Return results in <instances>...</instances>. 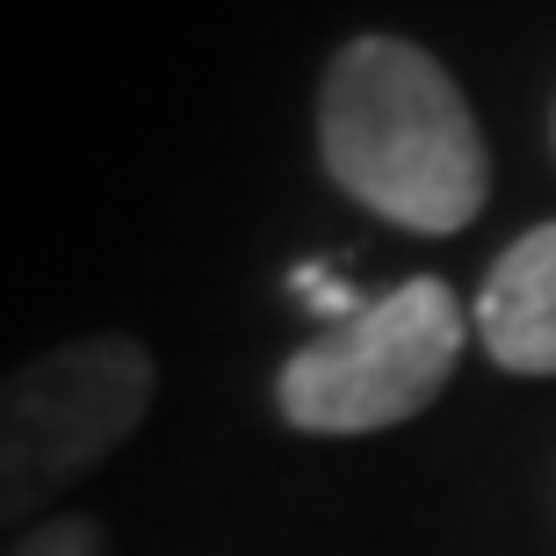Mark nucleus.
Returning a JSON list of instances; mask_svg holds the SVG:
<instances>
[{"instance_id":"1","label":"nucleus","mask_w":556,"mask_h":556,"mask_svg":"<svg viewBox=\"0 0 556 556\" xmlns=\"http://www.w3.org/2000/svg\"><path fill=\"white\" fill-rule=\"evenodd\" d=\"M318 160L332 188L397 231L477 225L492 195V152L455 73L413 37H348L318 80Z\"/></svg>"},{"instance_id":"2","label":"nucleus","mask_w":556,"mask_h":556,"mask_svg":"<svg viewBox=\"0 0 556 556\" xmlns=\"http://www.w3.org/2000/svg\"><path fill=\"white\" fill-rule=\"evenodd\" d=\"M160 362L130 332H80L0 376V535L51 520L80 477L144 427Z\"/></svg>"},{"instance_id":"6","label":"nucleus","mask_w":556,"mask_h":556,"mask_svg":"<svg viewBox=\"0 0 556 556\" xmlns=\"http://www.w3.org/2000/svg\"><path fill=\"white\" fill-rule=\"evenodd\" d=\"M289 282H296V296H304V304H318V311H326L332 326H348V318H362V311H369V304H362V296H354L348 282H340V275H332V268H318V261H311V268H296Z\"/></svg>"},{"instance_id":"7","label":"nucleus","mask_w":556,"mask_h":556,"mask_svg":"<svg viewBox=\"0 0 556 556\" xmlns=\"http://www.w3.org/2000/svg\"><path fill=\"white\" fill-rule=\"evenodd\" d=\"M549 130H556V124H549Z\"/></svg>"},{"instance_id":"4","label":"nucleus","mask_w":556,"mask_h":556,"mask_svg":"<svg viewBox=\"0 0 556 556\" xmlns=\"http://www.w3.org/2000/svg\"><path fill=\"white\" fill-rule=\"evenodd\" d=\"M470 332L484 340L498 369L556 376V217L520 231L492 261V275L470 304Z\"/></svg>"},{"instance_id":"5","label":"nucleus","mask_w":556,"mask_h":556,"mask_svg":"<svg viewBox=\"0 0 556 556\" xmlns=\"http://www.w3.org/2000/svg\"><path fill=\"white\" fill-rule=\"evenodd\" d=\"M8 556H109V535L94 514H51L37 528H22Z\"/></svg>"},{"instance_id":"3","label":"nucleus","mask_w":556,"mask_h":556,"mask_svg":"<svg viewBox=\"0 0 556 556\" xmlns=\"http://www.w3.org/2000/svg\"><path fill=\"white\" fill-rule=\"evenodd\" d=\"M470 348V311L455 304L441 275H405L369 296L362 318L326 326L282 362L275 413L296 433H383L405 427L448 391L455 362Z\"/></svg>"}]
</instances>
